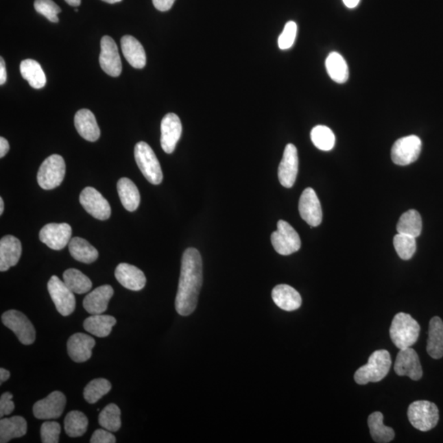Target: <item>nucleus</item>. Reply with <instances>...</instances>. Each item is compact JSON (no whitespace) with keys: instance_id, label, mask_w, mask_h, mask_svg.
<instances>
[{"instance_id":"6","label":"nucleus","mask_w":443,"mask_h":443,"mask_svg":"<svg viewBox=\"0 0 443 443\" xmlns=\"http://www.w3.org/2000/svg\"><path fill=\"white\" fill-rule=\"evenodd\" d=\"M65 173L66 165L64 158L58 154H52L40 165L37 173V181L43 189L53 190L61 185Z\"/></svg>"},{"instance_id":"29","label":"nucleus","mask_w":443,"mask_h":443,"mask_svg":"<svg viewBox=\"0 0 443 443\" xmlns=\"http://www.w3.org/2000/svg\"><path fill=\"white\" fill-rule=\"evenodd\" d=\"M117 324L115 317L100 315H91L84 321L83 327L86 332L98 337H106L112 332V328Z\"/></svg>"},{"instance_id":"27","label":"nucleus","mask_w":443,"mask_h":443,"mask_svg":"<svg viewBox=\"0 0 443 443\" xmlns=\"http://www.w3.org/2000/svg\"><path fill=\"white\" fill-rule=\"evenodd\" d=\"M117 189L123 207L128 211H136L140 206L141 195L135 183L131 179L123 178L117 184Z\"/></svg>"},{"instance_id":"31","label":"nucleus","mask_w":443,"mask_h":443,"mask_svg":"<svg viewBox=\"0 0 443 443\" xmlns=\"http://www.w3.org/2000/svg\"><path fill=\"white\" fill-rule=\"evenodd\" d=\"M372 438L375 442L387 443L394 440V430L383 424V416L381 412H374L368 418Z\"/></svg>"},{"instance_id":"42","label":"nucleus","mask_w":443,"mask_h":443,"mask_svg":"<svg viewBox=\"0 0 443 443\" xmlns=\"http://www.w3.org/2000/svg\"><path fill=\"white\" fill-rule=\"evenodd\" d=\"M61 426L56 421H45L40 429L41 441L43 443L60 442Z\"/></svg>"},{"instance_id":"46","label":"nucleus","mask_w":443,"mask_h":443,"mask_svg":"<svg viewBox=\"0 0 443 443\" xmlns=\"http://www.w3.org/2000/svg\"><path fill=\"white\" fill-rule=\"evenodd\" d=\"M154 6L158 11H169L173 7L175 0H152Z\"/></svg>"},{"instance_id":"19","label":"nucleus","mask_w":443,"mask_h":443,"mask_svg":"<svg viewBox=\"0 0 443 443\" xmlns=\"http://www.w3.org/2000/svg\"><path fill=\"white\" fill-rule=\"evenodd\" d=\"M95 341L93 337L85 333H75L68 341V353L71 359L77 363L88 361L95 348Z\"/></svg>"},{"instance_id":"41","label":"nucleus","mask_w":443,"mask_h":443,"mask_svg":"<svg viewBox=\"0 0 443 443\" xmlns=\"http://www.w3.org/2000/svg\"><path fill=\"white\" fill-rule=\"evenodd\" d=\"M34 7L37 12L45 16L50 22H58V14L61 12V8L53 0H36Z\"/></svg>"},{"instance_id":"47","label":"nucleus","mask_w":443,"mask_h":443,"mask_svg":"<svg viewBox=\"0 0 443 443\" xmlns=\"http://www.w3.org/2000/svg\"><path fill=\"white\" fill-rule=\"evenodd\" d=\"M7 81V72L5 62L3 58H0V85H3Z\"/></svg>"},{"instance_id":"15","label":"nucleus","mask_w":443,"mask_h":443,"mask_svg":"<svg viewBox=\"0 0 443 443\" xmlns=\"http://www.w3.org/2000/svg\"><path fill=\"white\" fill-rule=\"evenodd\" d=\"M299 169L298 149L294 144H288L284 149L283 156L278 167V179L286 188L294 186Z\"/></svg>"},{"instance_id":"24","label":"nucleus","mask_w":443,"mask_h":443,"mask_svg":"<svg viewBox=\"0 0 443 443\" xmlns=\"http://www.w3.org/2000/svg\"><path fill=\"white\" fill-rule=\"evenodd\" d=\"M74 124L77 131L85 140L94 142L99 139L100 130L95 117L89 110H79L74 118Z\"/></svg>"},{"instance_id":"49","label":"nucleus","mask_w":443,"mask_h":443,"mask_svg":"<svg viewBox=\"0 0 443 443\" xmlns=\"http://www.w3.org/2000/svg\"><path fill=\"white\" fill-rule=\"evenodd\" d=\"M10 371L1 368V369H0V384L7 381V380L10 378Z\"/></svg>"},{"instance_id":"39","label":"nucleus","mask_w":443,"mask_h":443,"mask_svg":"<svg viewBox=\"0 0 443 443\" xmlns=\"http://www.w3.org/2000/svg\"><path fill=\"white\" fill-rule=\"evenodd\" d=\"M112 385L106 379H96L92 380L85 387L83 392L85 400L90 404L97 403L104 396L110 392Z\"/></svg>"},{"instance_id":"32","label":"nucleus","mask_w":443,"mask_h":443,"mask_svg":"<svg viewBox=\"0 0 443 443\" xmlns=\"http://www.w3.org/2000/svg\"><path fill=\"white\" fill-rule=\"evenodd\" d=\"M21 74L33 88L41 89L46 84V77L38 62L26 60L21 62Z\"/></svg>"},{"instance_id":"52","label":"nucleus","mask_w":443,"mask_h":443,"mask_svg":"<svg viewBox=\"0 0 443 443\" xmlns=\"http://www.w3.org/2000/svg\"><path fill=\"white\" fill-rule=\"evenodd\" d=\"M4 210V204H3V198H0V215H3Z\"/></svg>"},{"instance_id":"30","label":"nucleus","mask_w":443,"mask_h":443,"mask_svg":"<svg viewBox=\"0 0 443 443\" xmlns=\"http://www.w3.org/2000/svg\"><path fill=\"white\" fill-rule=\"evenodd\" d=\"M69 245L71 256L79 262L91 264L99 257L98 250L83 238L74 237Z\"/></svg>"},{"instance_id":"43","label":"nucleus","mask_w":443,"mask_h":443,"mask_svg":"<svg viewBox=\"0 0 443 443\" xmlns=\"http://www.w3.org/2000/svg\"><path fill=\"white\" fill-rule=\"evenodd\" d=\"M298 32V26L296 23L288 22L284 27L282 34L278 38V47L281 49H288L294 45Z\"/></svg>"},{"instance_id":"11","label":"nucleus","mask_w":443,"mask_h":443,"mask_svg":"<svg viewBox=\"0 0 443 443\" xmlns=\"http://www.w3.org/2000/svg\"><path fill=\"white\" fill-rule=\"evenodd\" d=\"M80 203L86 211L95 219L104 221L110 218V203L95 188L86 187L82 191Z\"/></svg>"},{"instance_id":"34","label":"nucleus","mask_w":443,"mask_h":443,"mask_svg":"<svg viewBox=\"0 0 443 443\" xmlns=\"http://www.w3.org/2000/svg\"><path fill=\"white\" fill-rule=\"evenodd\" d=\"M396 230L400 234L418 237L422 231V219L420 213L411 210L404 213L396 225Z\"/></svg>"},{"instance_id":"4","label":"nucleus","mask_w":443,"mask_h":443,"mask_svg":"<svg viewBox=\"0 0 443 443\" xmlns=\"http://www.w3.org/2000/svg\"><path fill=\"white\" fill-rule=\"evenodd\" d=\"M407 416L414 428L427 432L436 427L440 411L435 404L429 400H417L409 405Z\"/></svg>"},{"instance_id":"21","label":"nucleus","mask_w":443,"mask_h":443,"mask_svg":"<svg viewBox=\"0 0 443 443\" xmlns=\"http://www.w3.org/2000/svg\"><path fill=\"white\" fill-rule=\"evenodd\" d=\"M22 250L18 238L12 235L3 237L0 241V271L5 272L18 264Z\"/></svg>"},{"instance_id":"53","label":"nucleus","mask_w":443,"mask_h":443,"mask_svg":"<svg viewBox=\"0 0 443 443\" xmlns=\"http://www.w3.org/2000/svg\"><path fill=\"white\" fill-rule=\"evenodd\" d=\"M102 1L108 3H119L122 1V0H102Z\"/></svg>"},{"instance_id":"23","label":"nucleus","mask_w":443,"mask_h":443,"mask_svg":"<svg viewBox=\"0 0 443 443\" xmlns=\"http://www.w3.org/2000/svg\"><path fill=\"white\" fill-rule=\"evenodd\" d=\"M272 298L276 306L286 311H294L302 307V299L299 292L289 285L280 284L272 291Z\"/></svg>"},{"instance_id":"35","label":"nucleus","mask_w":443,"mask_h":443,"mask_svg":"<svg viewBox=\"0 0 443 443\" xmlns=\"http://www.w3.org/2000/svg\"><path fill=\"white\" fill-rule=\"evenodd\" d=\"M64 282L74 294H85L92 287L91 279L81 271L76 269L67 270L64 276Z\"/></svg>"},{"instance_id":"2","label":"nucleus","mask_w":443,"mask_h":443,"mask_svg":"<svg viewBox=\"0 0 443 443\" xmlns=\"http://www.w3.org/2000/svg\"><path fill=\"white\" fill-rule=\"evenodd\" d=\"M392 366L390 353L387 350H378L372 353L369 361L355 372L354 379L359 385L381 381L388 374Z\"/></svg>"},{"instance_id":"45","label":"nucleus","mask_w":443,"mask_h":443,"mask_svg":"<svg viewBox=\"0 0 443 443\" xmlns=\"http://www.w3.org/2000/svg\"><path fill=\"white\" fill-rule=\"evenodd\" d=\"M91 443H115L116 438L112 432L106 429L95 430L91 438Z\"/></svg>"},{"instance_id":"40","label":"nucleus","mask_w":443,"mask_h":443,"mask_svg":"<svg viewBox=\"0 0 443 443\" xmlns=\"http://www.w3.org/2000/svg\"><path fill=\"white\" fill-rule=\"evenodd\" d=\"M394 245L401 260H411L416 252V238L398 233L394 237Z\"/></svg>"},{"instance_id":"28","label":"nucleus","mask_w":443,"mask_h":443,"mask_svg":"<svg viewBox=\"0 0 443 443\" xmlns=\"http://www.w3.org/2000/svg\"><path fill=\"white\" fill-rule=\"evenodd\" d=\"M427 352L433 359L443 357V322L440 317H433L429 322Z\"/></svg>"},{"instance_id":"18","label":"nucleus","mask_w":443,"mask_h":443,"mask_svg":"<svg viewBox=\"0 0 443 443\" xmlns=\"http://www.w3.org/2000/svg\"><path fill=\"white\" fill-rule=\"evenodd\" d=\"M182 126L181 120L175 114L166 115L161 122V146L167 154H172L181 138Z\"/></svg>"},{"instance_id":"1","label":"nucleus","mask_w":443,"mask_h":443,"mask_svg":"<svg viewBox=\"0 0 443 443\" xmlns=\"http://www.w3.org/2000/svg\"><path fill=\"white\" fill-rule=\"evenodd\" d=\"M203 283L202 259L198 250L188 248L182 260L175 308L180 315H191L197 307Z\"/></svg>"},{"instance_id":"25","label":"nucleus","mask_w":443,"mask_h":443,"mask_svg":"<svg viewBox=\"0 0 443 443\" xmlns=\"http://www.w3.org/2000/svg\"><path fill=\"white\" fill-rule=\"evenodd\" d=\"M121 47L127 61L133 68L143 69L146 64V54L143 46L135 37L124 36L121 39Z\"/></svg>"},{"instance_id":"37","label":"nucleus","mask_w":443,"mask_h":443,"mask_svg":"<svg viewBox=\"0 0 443 443\" xmlns=\"http://www.w3.org/2000/svg\"><path fill=\"white\" fill-rule=\"evenodd\" d=\"M99 423L101 427L110 432H117L122 426L121 411L118 405L111 403L104 407L99 416Z\"/></svg>"},{"instance_id":"13","label":"nucleus","mask_w":443,"mask_h":443,"mask_svg":"<svg viewBox=\"0 0 443 443\" xmlns=\"http://www.w3.org/2000/svg\"><path fill=\"white\" fill-rule=\"evenodd\" d=\"M66 396L61 392H51L47 398L40 400L33 407V414L38 420H56L66 407Z\"/></svg>"},{"instance_id":"8","label":"nucleus","mask_w":443,"mask_h":443,"mask_svg":"<svg viewBox=\"0 0 443 443\" xmlns=\"http://www.w3.org/2000/svg\"><path fill=\"white\" fill-rule=\"evenodd\" d=\"M48 291L57 311L62 316L72 315L76 309V298L64 281L53 275L48 282Z\"/></svg>"},{"instance_id":"17","label":"nucleus","mask_w":443,"mask_h":443,"mask_svg":"<svg viewBox=\"0 0 443 443\" xmlns=\"http://www.w3.org/2000/svg\"><path fill=\"white\" fill-rule=\"evenodd\" d=\"M300 217L311 227H317L322 223L323 212L315 190L309 187L302 192L299 200Z\"/></svg>"},{"instance_id":"5","label":"nucleus","mask_w":443,"mask_h":443,"mask_svg":"<svg viewBox=\"0 0 443 443\" xmlns=\"http://www.w3.org/2000/svg\"><path fill=\"white\" fill-rule=\"evenodd\" d=\"M135 160L141 172L147 181L158 185L163 181V172L160 161L152 147L144 141L138 142L134 149Z\"/></svg>"},{"instance_id":"44","label":"nucleus","mask_w":443,"mask_h":443,"mask_svg":"<svg viewBox=\"0 0 443 443\" xmlns=\"http://www.w3.org/2000/svg\"><path fill=\"white\" fill-rule=\"evenodd\" d=\"M15 404L12 401V394L5 392L0 398V417L10 416L14 411Z\"/></svg>"},{"instance_id":"9","label":"nucleus","mask_w":443,"mask_h":443,"mask_svg":"<svg viewBox=\"0 0 443 443\" xmlns=\"http://www.w3.org/2000/svg\"><path fill=\"white\" fill-rule=\"evenodd\" d=\"M2 322L7 328L15 333L16 337L23 345H31L36 340L34 325L22 312L11 310L4 312Z\"/></svg>"},{"instance_id":"20","label":"nucleus","mask_w":443,"mask_h":443,"mask_svg":"<svg viewBox=\"0 0 443 443\" xmlns=\"http://www.w3.org/2000/svg\"><path fill=\"white\" fill-rule=\"evenodd\" d=\"M115 278L119 283L131 291H141L143 289L146 283L145 276L137 267L122 263L117 266Z\"/></svg>"},{"instance_id":"7","label":"nucleus","mask_w":443,"mask_h":443,"mask_svg":"<svg viewBox=\"0 0 443 443\" xmlns=\"http://www.w3.org/2000/svg\"><path fill=\"white\" fill-rule=\"evenodd\" d=\"M271 242L276 252L282 256H290L302 246L298 232L284 220L278 222L277 231L272 233Z\"/></svg>"},{"instance_id":"16","label":"nucleus","mask_w":443,"mask_h":443,"mask_svg":"<svg viewBox=\"0 0 443 443\" xmlns=\"http://www.w3.org/2000/svg\"><path fill=\"white\" fill-rule=\"evenodd\" d=\"M394 370L398 376H407L414 381H418L423 376L419 355L411 348L400 350L396 359Z\"/></svg>"},{"instance_id":"12","label":"nucleus","mask_w":443,"mask_h":443,"mask_svg":"<svg viewBox=\"0 0 443 443\" xmlns=\"http://www.w3.org/2000/svg\"><path fill=\"white\" fill-rule=\"evenodd\" d=\"M72 236V228L68 224H49L40 230L39 237L41 242L50 249L60 250L69 244Z\"/></svg>"},{"instance_id":"22","label":"nucleus","mask_w":443,"mask_h":443,"mask_svg":"<svg viewBox=\"0 0 443 443\" xmlns=\"http://www.w3.org/2000/svg\"><path fill=\"white\" fill-rule=\"evenodd\" d=\"M115 291L110 285L100 286L90 292L83 300V307L91 315L106 312Z\"/></svg>"},{"instance_id":"51","label":"nucleus","mask_w":443,"mask_h":443,"mask_svg":"<svg viewBox=\"0 0 443 443\" xmlns=\"http://www.w3.org/2000/svg\"><path fill=\"white\" fill-rule=\"evenodd\" d=\"M71 6L77 7L81 4V0H65Z\"/></svg>"},{"instance_id":"50","label":"nucleus","mask_w":443,"mask_h":443,"mask_svg":"<svg viewBox=\"0 0 443 443\" xmlns=\"http://www.w3.org/2000/svg\"><path fill=\"white\" fill-rule=\"evenodd\" d=\"M344 3L346 7L354 8L358 5L359 0H344Z\"/></svg>"},{"instance_id":"38","label":"nucleus","mask_w":443,"mask_h":443,"mask_svg":"<svg viewBox=\"0 0 443 443\" xmlns=\"http://www.w3.org/2000/svg\"><path fill=\"white\" fill-rule=\"evenodd\" d=\"M311 138L313 144L324 152H329L335 145V135L331 129L323 125H319L312 129Z\"/></svg>"},{"instance_id":"10","label":"nucleus","mask_w":443,"mask_h":443,"mask_svg":"<svg viewBox=\"0 0 443 443\" xmlns=\"http://www.w3.org/2000/svg\"><path fill=\"white\" fill-rule=\"evenodd\" d=\"M421 147V140L417 136L400 138L392 146V160L400 166L411 165L419 158Z\"/></svg>"},{"instance_id":"3","label":"nucleus","mask_w":443,"mask_h":443,"mask_svg":"<svg viewBox=\"0 0 443 443\" xmlns=\"http://www.w3.org/2000/svg\"><path fill=\"white\" fill-rule=\"evenodd\" d=\"M420 326L411 315L399 313L392 320L390 337L396 348L405 349L411 348L420 337Z\"/></svg>"},{"instance_id":"26","label":"nucleus","mask_w":443,"mask_h":443,"mask_svg":"<svg viewBox=\"0 0 443 443\" xmlns=\"http://www.w3.org/2000/svg\"><path fill=\"white\" fill-rule=\"evenodd\" d=\"M27 423L22 416H12L0 420V442L7 443L14 438L26 435Z\"/></svg>"},{"instance_id":"48","label":"nucleus","mask_w":443,"mask_h":443,"mask_svg":"<svg viewBox=\"0 0 443 443\" xmlns=\"http://www.w3.org/2000/svg\"><path fill=\"white\" fill-rule=\"evenodd\" d=\"M10 150V144L5 138L0 137V158H3L6 156Z\"/></svg>"},{"instance_id":"33","label":"nucleus","mask_w":443,"mask_h":443,"mask_svg":"<svg viewBox=\"0 0 443 443\" xmlns=\"http://www.w3.org/2000/svg\"><path fill=\"white\" fill-rule=\"evenodd\" d=\"M326 69L329 77L337 83H345L348 80L349 69L344 58L340 53L332 52L326 60Z\"/></svg>"},{"instance_id":"14","label":"nucleus","mask_w":443,"mask_h":443,"mask_svg":"<svg viewBox=\"0 0 443 443\" xmlns=\"http://www.w3.org/2000/svg\"><path fill=\"white\" fill-rule=\"evenodd\" d=\"M101 51L99 56V64L104 72L111 77H119L122 73V61L114 39L104 36L101 39Z\"/></svg>"},{"instance_id":"36","label":"nucleus","mask_w":443,"mask_h":443,"mask_svg":"<svg viewBox=\"0 0 443 443\" xmlns=\"http://www.w3.org/2000/svg\"><path fill=\"white\" fill-rule=\"evenodd\" d=\"M88 419L85 414L81 411H71L65 417V432L71 438H79L84 435L88 429Z\"/></svg>"}]
</instances>
